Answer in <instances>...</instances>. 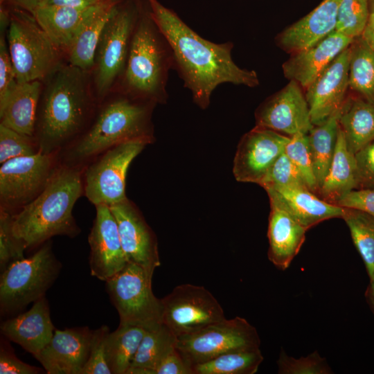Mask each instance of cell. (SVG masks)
<instances>
[{"instance_id":"6da1fadb","label":"cell","mask_w":374,"mask_h":374,"mask_svg":"<svg viewBox=\"0 0 374 374\" xmlns=\"http://www.w3.org/2000/svg\"><path fill=\"white\" fill-rule=\"evenodd\" d=\"M148 1L153 19L172 48L173 69L201 109L208 107L213 91L222 83L249 87L259 84L255 71L241 69L233 62L231 42L215 44L206 40L158 0Z\"/></svg>"},{"instance_id":"7a4b0ae2","label":"cell","mask_w":374,"mask_h":374,"mask_svg":"<svg viewBox=\"0 0 374 374\" xmlns=\"http://www.w3.org/2000/svg\"><path fill=\"white\" fill-rule=\"evenodd\" d=\"M98 106L91 72L66 61L43 81L35 138L39 152L55 154L78 139Z\"/></svg>"},{"instance_id":"3957f363","label":"cell","mask_w":374,"mask_h":374,"mask_svg":"<svg viewBox=\"0 0 374 374\" xmlns=\"http://www.w3.org/2000/svg\"><path fill=\"white\" fill-rule=\"evenodd\" d=\"M83 172L80 166L57 164L42 191L13 214V233L27 249L55 235L74 238L80 233L72 211L84 193Z\"/></svg>"},{"instance_id":"277c9868","label":"cell","mask_w":374,"mask_h":374,"mask_svg":"<svg viewBox=\"0 0 374 374\" xmlns=\"http://www.w3.org/2000/svg\"><path fill=\"white\" fill-rule=\"evenodd\" d=\"M138 15L123 75L113 92L165 103L168 73L173 69L172 48L153 19L148 0H136Z\"/></svg>"},{"instance_id":"5b68a950","label":"cell","mask_w":374,"mask_h":374,"mask_svg":"<svg viewBox=\"0 0 374 374\" xmlns=\"http://www.w3.org/2000/svg\"><path fill=\"white\" fill-rule=\"evenodd\" d=\"M156 105L112 92L98 106L84 132L66 148L62 163L80 166L124 141L153 139L151 118Z\"/></svg>"},{"instance_id":"8992f818","label":"cell","mask_w":374,"mask_h":374,"mask_svg":"<svg viewBox=\"0 0 374 374\" xmlns=\"http://www.w3.org/2000/svg\"><path fill=\"white\" fill-rule=\"evenodd\" d=\"M8 6L9 22L6 39L17 81L43 82L65 61L63 53L33 15Z\"/></svg>"},{"instance_id":"52a82bcc","label":"cell","mask_w":374,"mask_h":374,"mask_svg":"<svg viewBox=\"0 0 374 374\" xmlns=\"http://www.w3.org/2000/svg\"><path fill=\"white\" fill-rule=\"evenodd\" d=\"M137 15L136 0H121L100 35L91 71L98 105L113 92L123 75Z\"/></svg>"},{"instance_id":"ba28073f","label":"cell","mask_w":374,"mask_h":374,"mask_svg":"<svg viewBox=\"0 0 374 374\" xmlns=\"http://www.w3.org/2000/svg\"><path fill=\"white\" fill-rule=\"evenodd\" d=\"M62 265L50 240L33 255L10 263L0 276L1 315L23 310L45 296L59 276Z\"/></svg>"},{"instance_id":"9c48e42d","label":"cell","mask_w":374,"mask_h":374,"mask_svg":"<svg viewBox=\"0 0 374 374\" xmlns=\"http://www.w3.org/2000/svg\"><path fill=\"white\" fill-rule=\"evenodd\" d=\"M152 276L137 265L126 266L106 282V290L119 316V325L148 330L162 323L161 299L152 289Z\"/></svg>"},{"instance_id":"30bf717a","label":"cell","mask_w":374,"mask_h":374,"mask_svg":"<svg viewBox=\"0 0 374 374\" xmlns=\"http://www.w3.org/2000/svg\"><path fill=\"white\" fill-rule=\"evenodd\" d=\"M152 138H140L121 143L98 156L83 172L84 193L95 206H111L127 199L125 180L134 159Z\"/></svg>"},{"instance_id":"8fae6325","label":"cell","mask_w":374,"mask_h":374,"mask_svg":"<svg viewBox=\"0 0 374 374\" xmlns=\"http://www.w3.org/2000/svg\"><path fill=\"white\" fill-rule=\"evenodd\" d=\"M260 345L256 329L245 319L235 317L178 337L177 348L193 368L221 355L257 349Z\"/></svg>"},{"instance_id":"7c38bea8","label":"cell","mask_w":374,"mask_h":374,"mask_svg":"<svg viewBox=\"0 0 374 374\" xmlns=\"http://www.w3.org/2000/svg\"><path fill=\"white\" fill-rule=\"evenodd\" d=\"M161 303L162 323L177 338L226 319L220 303L204 286L177 285Z\"/></svg>"},{"instance_id":"4fadbf2b","label":"cell","mask_w":374,"mask_h":374,"mask_svg":"<svg viewBox=\"0 0 374 374\" xmlns=\"http://www.w3.org/2000/svg\"><path fill=\"white\" fill-rule=\"evenodd\" d=\"M57 165L55 154L41 152L1 163L0 209L13 213L30 202L44 188Z\"/></svg>"},{"instance_id":"5bb4252c","label":"cell","mask_w":374,"mask_h":374,"mask_svg":"<svg viewBox=\"0 0 374 374\" xmlns=\"http://www.w3.org/2000/svg\"><path fill=\"white\" fill-rule=\"evenodd\" d=\"M290 139L257 125L246 133L238 145L233 160L235 179L260 185L273 163L284 152Z\"/></svg>"},{"instance_id":"9a60e30c","label":"cell","mask_w":374,"mask_h":374,"mask_svg":"<svg viewBox=\"0 0 374 374\" xmlns=\"http://www.w3.org/2000/svg\"><path fill=\"white\" fill-rule=\"evenodd\" d=\"M302 87L294 80L267 98L256 112V125L292 136L314 127Z\"/></svg>"},{"instance_id":"2e32d148","label":"cell","mask_w":374,"mask_h":374,"mask_svg":"<svg viewBox=\"0 0 374 374\" xmlns=\"http://www.w3.org/2000/svg\"><path fill=\"white\" fill-rule=\"evenodd\" d=\"M109 206L116 219L128 262L139 265L153 276L155 269L161 265L153 231L127 198Z\"/></svg>"},{"instance_id":"e0dca14e","label":"cell","mask_w":374,"mask_h":374,"mask_svg":"<svg viewBox=\"0 0 374 374\" xmlns=\"http://www.w3.org/2000/svg\"><path fill=\"white\" fill-rule=\"evenodd\" d=\"M96 206L88 242L91 275L107 281L128 263L124 253L116 219L108 205Z\"/></svg>"},{"instance_id":"ac0fdd59","label":"cell","mask_w":374,"mask_h":374,"mask_svg":"<svg viewBox=\"0 0 374 374\" xmlns=\"http://www.w3.org/2000/svg\"><path fill=\"white\" fill-rule=\"evenodd\" d=\"M350 55L348 46L305 89L313 125L321 124L344 106L349 88Z\"/></svg>"},{"instance_id":"d6986e66","label":"cell","mask_w":374,"mask_h":374,"mask_svg":"<svg viewBox=\"0 0 374 374\" xmlns=\"http://www.w3.org/2000/svg\"><path fill=\"white\" fill-rule=\"evenodd\" d=\"M91 335L87 326L55 329L35 359L48 374H80L89 358Z\"/></svg>"},{"instance_id":"ffe728a7","label":"cell","mask_w":374,"mask_h":374,"mask_svg":"<svg viewBox=\"0 0 374 374\" xmlns=\"http://www.w3.org/2000/svg\"><path fill=\"white\" fill-rule=\"evenodd\" d=\"M354 39L334 30L311 46L292 53L283 64L284 75L306 89Z\"/></svg>"},{"instance_id":"44dd1931","label":"cell","mask_w":374,"mask_h":374,"mask_svg":"<svg viewBox=\"0 0 374 374\" xmlns=\"http://www.w3.org/2000/svg\"><path fill=\"white\" fill-rule=\"evenodd\" d=\"M0 328L7 339L21 346L36 358L50 342L55 330L48 300L45 296L40 298L27 312L2 322Z\"/></svg>"},{"instance_id":"7402d4cb","label":"cell","mask_w":374,"mask_h":374,"mask_svg":"<svg viewBox=\"0 0 374 374\" xmlns=\"http://www.w3.org/2000/svg\"><path fill=\"white\" fill-rule=\"evenodd\" d=\"M269 198L307 230L331 218L342 217L344 208L320 198L307 188L276 186L265 189Z\"/></svg>"},{"instance_id":"603a6c76","label":"cell","mask_w":374,"mask_h":374,"mask_svg":"<svg viewBox=\"0 0 374 374\" xmlns=\"http://www.w3.org/2000/svg\"><path fill=\"white\" fill-rule=\"evenodd\" d=\"M341 0H323L314 9L281 32L276 38L284 51L294 53L335 30Z\"/></svg>"},{"instance_id":"cb8c5ba5","label":"cell","mask_w":374,"mask_h":374,"mask_svg":"<svg viewBox=\"0 0 374 374\" xmlns=\"http://www.w3.org/2000/svg\"><path fill=\"white\" fill-rule=\"evenodd\" d=\"M269 202L268 258L277 268L285 270L305 242L307 229L282 207Z\"/></svg>"},{"instance_id":"d4e9b609","label":"cell","mask_w":374,"mask_h":374,"mask_svg":"<svg viewBox=\"0 0 374 374\" xmlns=\"http://www.w3.org/2000/svg\"><path fill=\"white\" fill-rule=\"evenodd\" d=\"M105 3L89 8L42 6L33 15L64 55L84 25Z\"/></svg>"},{"instance_id":"484cf974","label":"cell","mask_w":374,"mask_h":374,"mask_svg":"<svg viewBox=\"0 0 374 374\" xmlns=\"http://www.w3.org/2000/svg\"><path fill=\"white\" fill-rule=\"evenodd\" d=\"M42 87L41 80L17 82L6 101L0 105V124L34 136Z\"/></svg>"},{"instance_id":"4316f807","label":"cell","mask_w":374,"mask_h":374,"mask_svg":"<svg viewBox=\"0 0 374 374\" xmlns=\"http://www.w3.org/2000/svg\"><path fill=\"white\" fill-rule=\"evenodd\" d=\"M357 188L355 157L348 150L344 134L339 125L334 156L328 171L316 194L322 199L336 204L343 196Z\"/></svg>"},{"instance_id":"83f0119b","label":"cell","mask_w":374,"mask_h":374,"mask_svg":"<svg viewBox=\"0 0 374 374\" xmlns=\"http://www.w3.org/2000/svg\"><path fill=\"white\" fill-rule=\"evenodd\" d=\"M121 0H109L102 6L87 21L64 52L69 64L91 72L95 52L105 28L114 7Z\"/></svg>"},{"instance_id":"f1b7e54d","label":"cell","mask_w":374,"mask_h":374,"mask_svg":"<svg viewBox=\"0 0 374 374\" xmlns=\"http://www.w3.org/2000/svg\"><path fill=\"white\" fill-rule=\"evenodd\" d=\"M348 150L355 154L374 140V103L346 99L339 118Z\"/></svg>"},{"instance_id":"f546056e","label":"cell","mask_w":374,"mask_h":374,"mask_svg":"<svg viewBox=\"0 0 374 374\" xmlns=\"http://www.w3.org/2000/svg\"><path fill=\"white\" fill-rule=\"evenodd\" d=\"M177 342V337L163 323L146 330L127 374H153Z\"/></svg>"},{"instance_id":"4dcf8cb0","label":"cell","mask_w":374,"mask_h":374,"mask_svg":"<svg viewBox=\"0 0 374 374\" xmlns=\"http://www.w3.org/2000/svg\"><path fill=\"white\" fill-rule=\"evenodd\" d=\"M341 109L332 114L321 124L314 125L307 134L317 190L328 171L334 156Z\"/></svg>"},{"instance_id":"1f68e13d","label":"cell","mask_w":374,"mask_h":374,"mask_svg":"<svg viewBox=\"0 0 374 374\" xmlns=\"http://www.w3.org/2000/svg\"><path fill=\"white\" fill-rule=\"evenodd\" d=\"M146 330L119 325L106 341V358L112 374H127Z\"/></svg>"},{"instance_id":"d6a6232c","label":"cell","mask_w":374,"mask_h":374,"mask_svg":"<svg viewBox=\"0 0 374 374\" xmlns=\"http://www.w3.org/2000/svg\"><path fill=\"white\" fill-rule=\"evenodd\" d=\"M349 88L359 97L374 103V50L362 38L350 46Z\"/></svg>"},{"instance_id":"836d02e7","label":"cell","mask_w":374,"mask_h":374,"mask_svg":"<svg viewBox=\"0 0 374 374\" xmlns=\"http://www.w3.org/2000/svg\"><path fill=\"white\" fill-rule=\"evenodd\" d=\"M264 358L260 348L221 355L193 366V374H254Z\"/></svg>"},{"instance_id":"e575fe53","label":"cell","mask_w":374,"mask_h":374,"mask_svg":"<svg viewBox=\"0 0 374 374\" xmlns=\"http://www.w3.org/2000/svg\"><path fill=\"white\" fill-rule=\"evenodd\" d=\"M342 215L370 277L374 274V217L360 210L344 208Z\"/></svg>"},{"instance_id":"d590c367","label":"cell","mask_w":374,"mask_h":374,"mask_svg":"<svg viewBox=\"0 0 374 374\" xmlns=\"http://www.w3.org/2000/svg\"><path fill=\"white\" fill-rule=\"evenodd\" d=\"M368 0H341L335 30L351 38L362 35L369 15Z\"/></svg>"},{"instance_id":"8d00e7d4","label":"cell","mask_w":374,"mask_h":374,"mask_svg":"<svg viewBox=\"0 0 374 374\" xmlns=\"http://www.w3.org/2000/svg\"><path fill=\"white\" fill-rule=\"evenodd\" d=\"M284 152L297 168L309 190L316 193L317 185L307 134L298 133L290 136Z\"/></svg>"},{"instance_id":"74e56055","label":"cell","mask_w":374,"mask_h":374,"mask_svg":"<svg viewBox=\"0 0 374 374\" xmlns=\"http://www.w3.org/2000/svg\"><path fill=\"white\" fill-rule=\"evenodd\" d=\"M40 152L35 136L18 132L0 124V163L19 157Z\"/></svg>"},{"instance_id":"f35d334b","label":"cell","mask_w":374,"mask_h":374,"mask_svg":"<svg viewBox=\"0 0 374 374\" xmlns=\"http://www.w3.org/2000/svg\"><path fill=\"white\" fill-rule=\"evenodd\" d=\"M12 215L0 209V269L3 271L10 263L24 257L27 249L24 242L17 238L12 230Z\"/></svg>"},{"instance_id":"ab89813d","label":"cell","mask_w":374,"mask_h":374,"mask_svg":"<svg viewBox=\"0 0 374 374\" xmlns=\"http://www.w3.org/2000/svg\"><path fill=\"white\" fill-rule=\"evenodd\" d=\"M278 373L280 374H330L332 369L325 358L317 351L305 357L294 358L286 355L283 350L277 361Z\"/></svg>"},{"instance_id":"60d3db41","label":"cell","mask_w":374,"mask_h":374,"mask_svg":"<svg viewBox=\"0 0 374 374\" xmlns=\"http://www.w3.org/2000/svg\"><path fill=\"white\" fill-rule=\"evenodd\" d=\"M260 186L265 190L276 186L308 188L300 172L285 152L275 161Z\"/></svg>"},{"instance_id":"b9f144b4","label":"cell","mask_w":374,"mask_h":374,"mask_svg":"<svg viewBox=\"0 0 374 374\" xmlns=\"http://www.w3.org/2000/svg\"><path fill=\"white\" fill-rule=\"evenodd\" d=\"M109 328L102 326L92 330L90 351L80 374H112L106 358V341Z\"/></svg>"},{"instance_id":"7bdbcfd3","label":"cell","mask_w":374,"mask_h":374,"mask_svg":"<svg viewBox=\"0 0 374 374\" xmlns=\"http://www.w3.org/2000/svg\"><path fill=\"white\" fill-rule=\"evenodd\" d=\"M7 27V25L0 24V105L6 101L18 82L8 47Z\"/></svg>"},{"instance_id":"ee69618b","label":"cell","mask_w":374,"mask_h":374,"mask_svg":"<svg viewBox=\"0 0 374 374\" xmlns=\"http://www.w3.org/2000/svg\"><path fill=\"white\" fill-rule=\"evenodd\" d=\"M3 336L0 344V373L1 374H39L44 370L20 360L14 350Z\"/></svg>"},{"instance_id":"f6af8a7d","label":"cell","mask_w":374,"mask_h":374,"mask_svg":"<svg viewBox=\"0 0 374 374\" xmlns=\"http://www.w3.org/2000/svg\"><path fill=\"white\" fill-rule=\"evenodd\" d=\"M358 178L357 189L374 190V140L355 154Z\"/></svg>"},{"instance_id":"bcb514c9","label":"cell","mask_w":374,"mask_h":374,"mask_svg":"<svg viewBox=\"0 0 374 374\" xmlns=\"http://www.w3.org/2000/svg\"><path fill=\"white\" fill-rule=\"evenodd\" d=\"M337 205L362 211L374 217V190L355 189L343 196Z\"/></svg>"},{"instance_id":"7dc6e473","label":"cell","mask_w":374,"mask_h":374,"mask_svg":"<svg viewBox=\"0 0 374 374\" xmlns=\"http://www.w3.org/2000/svg\"><path fill=\"white\" fill-rule=\"evenodd\" d=\"M153 374H193V368L176 347L162 359Z\"/></svg>"},{"instance_id":"c3c4849f","label":"cell","mask_w":374,"mask_h":374,"mask_svg":"<svg viewBox=\"0 0 374 374\" xmlns=\"http://www.w3.org/2000/svg\"><path fill=\"white\" fill-rule=\"evenodd\" d=\"M109 0H44L42 6L89 8L98 6Z\"/></svg>"},{"instance_id":"681fc988","label":"cell","mask_w":374,"mask_h":374,"mask_svg":"<svg viewBox=\"0 0 374 374\" xmlns=\"http://www.w3.org/2000/svg\"><path fill=\"white\" fill-rule=\"evenodd\" d=\"M369 15L362 38L374 50V4L369 3Z\"/></svg>"},{"instance_id":"f907efd6","label":"cell","mask_w":374,"mask_h":374,"mask_svg":"<svg viewBox=\"0 0 374 374\" xmlns=\"http://www.w3.org/2000/svg\"><path fill=\"white\" fill-rule=\"evenodd\" d=\"M44 0H3L0 4H7L23 9L32 15L42 6Z\"/></svg>"},{"instance_id":"816d5d0a","label":"cell","mask_w":374,"mask_h":374,"mask_svg":"<svg viewBox=\"0 0 374 374\" xmlns=\"http://www.w3.org/2000/svg\"><path fill=\"white\" fill-rule=\"evenodd\" d=\"M370 283L365 292V296L372 311L374 312V274L369 278Z\"/></svg>"},{"instance_id":"f5cc1de1","label":"cell","mask_w":374,"mask_h":374,"mask_svg":"<svg viewBox=\"0 0 374 374\" xmlns=\"http://www.w3.org/2000/svg\"><path fill=\"white\" fill-rule=\"evenodd\" d=\"M369 3L374 4V0H368Z\"/></svg>"},{"instance_id":"db71d44e","label":"cell","mask_w":374,"mask_h":374,"mask_svg":"<svg viewBox=\"0 0 374 374\" xmlns=\"http://www.w3.org/2000/svg\"><path fill=\"white\" fill-rule=\"evenodd\" d=\"M3 2V0H0V3H2Z\"/></svg>"}]
</instances>
